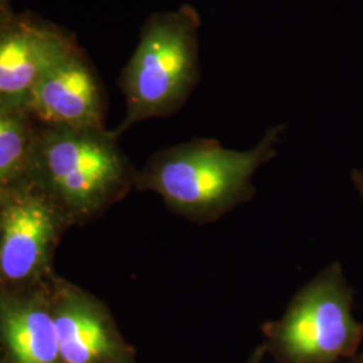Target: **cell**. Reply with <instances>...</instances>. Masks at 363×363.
I'll use <instances>...</instances> for the list:
<instances>
[{"label":"cell","mask_w":363,"mask_h":363,"mask_svg":"<svg viewBox=\"0 0 363 363\" xmlns=\"http://www.w3.org/2000/svg\"><path fill=\"white\" fill-rule=\"evenodd\" d=\"M286 132V124H274L247 151L225 148L211 138L160 150L139 174L138 186L157 193L193 223L217 222L256 195L253 178L277 156Z\"/></svg>","instance_id":"obj_1"},{"label":"cell","mask_w":363,"mask_h":363,"mask_svg":"<svg viewBox=\"0 0 363 363\" xmlns=\"http://www.w3.org/2000/svg\"><path fill=\"white\" fill-rule=\"evenodd\" d=\"M202 18L183 3L169 11L151 13L118 77L125 116L116 135L136 123L179 112L201 81Z\"/></svg>","instance_id":"obj_2"},{"label":"cell","mask_w":363,"mask_h":363,"mask_svg":"<svg viewBox=\"0 0 363 363\" xmlns=\"http://www.w3.org/2000/svg\"><path fill=\"white\" fill-rule=\"evenodd\" d=\"M354 292L333 261L289 301L281 318L267 322L265 347L279 363H339L355 355L363 325L352 313Z\"/></svg>","instance_id":"obj_3"},{"label":"cell","mask_w":363,"mask_h":363,"mask_svg":"<svg viewBox=\"0 0 363 363\" xmlns=\"http://www.w3.org/2000/svg\"><path fill=\"white\" fill-rule=\"evenodd\" d=\"M104 128L48 127L37 136L34 164L67 201L82 208L104 205L130 184V164Z\"/></svg>","instance_id":"obj_4"},{"label":"cell","mask_w":363,"mask_h":363,"mask_svg":"<svg viewBox=\"0 0 363 363\" xmlns=\"http://www.w3.org/2000/svg\"><path fill=\"white\" fill-rule=\"evenodd\" d=\"M77 42L52 22L13 13L0 23V106L26 112L39 81Z\"/></svg>","instance_id":"obj_5"},{"label":"cell","mask_w":363,"mask_h":363,"mask_svg":"<svg viewBox=\"0 0 363 363\" xmlns=\"http://www.w3.org/2000/svg\"><path fill=\"white\" fill-rule=\"evenodd\" d=\"M26 113L48 127L103 128L104 88L78 45L39 81L27 104Z\"/></svg>","instance_id":"obj_6"},{"label":"cell","mask_w":363,"mask_h":363,"mask_svg":"<svg viewBox=\"0 0 363 363\" xmlns=\"http://www.w3.org/2000/svg\"><path fill=\"white\" fill-rule=\"evenodd\" d=\"M1 228V272L10 280H23L43 261L52 240V213L40 201L21 199L6 208Z\"/></svg>","instance_id":"obj_7"},{"label":"cell","mask_w":363,"mask_h":363,"mask_svg":"<svg viewBox=\"0 0 363 363\" xmlns=\"http://www.w3.org/2000/svg\"><path fill=\"white\" fill-rule=\"evenodd\" d=\"M60 357L66 363H100L118 358L120 346L101 312L77 306L54 318Z\"/></svg>","instance_id":"obj_8"},{"label":"cell","mask_w":363,"mask_h":363,"mask_svg":"<svg viewBox=\"0 0 363 363\" xmlns=\"http://www.w3.org/2000/svg\"><path fill=\"white\" fill-rule=\"evenodd\" d=\"M3 333L18 363H54L60 357L55 322L48 312L10 310L3 316Z\"/></svg>","instance_id":"obj_9"},{"label":"cell","mask_w":363,"mask_h":363,"mask_svg":"<svg viewBox=\"0 0 363 363\" xmlns=\"http://www.w3.org/2000/svg\"><path fill=\"white\" fill-rule=\"evenodd\" d=\"M22 111L0 106V182L10 181L34 164L37 135Z\"/></svg>","instance_id":"obj_10"},{"label":"cell","mask_w":363,"mask_h":363,"mask_svg":"<svg viewBox=\"0 0 363 363\" xmlns=\"http://www.w3.org/2000/svg\"><path fill=\"white\" fill-rule=\"evenodd\" d=\"M351 183L363 202V169H354L350 172Z\"/></svg>","instance_id":"obj_11"},{"label":"cell","mask_w":363,"mask_h":363,"mask_svg":"<svg viewBox=\"0 0 363 363\" xmlns=\"http://www.w3.org/2000/svg\"><path fill=\"white\" fill-rule=\"evenodd\" d=\"M13 11L11 10V3L10 0H0V23L9 18Z\"/></svg>","instance_id":"obj_12"},{"label":"cell","mask_w":363,"mask_h":363,"mask_svg":"<svg viewBox=\"0 0 363 363\" xmlns=\"http://www.w3.org/2000/svg\"><path fill=\"white\" fill-rule=\"evenodd\" d=\"M265 351H267V347H265V345H262V346H259L256 349V351L252 354V357H250V359H249V362L247 363H261L262 362V358H264V355H265Z\"/></svg>","instance_id":"obj_13"},{"label":"cell","mask_w":363,"mask_h":363,"mask_svg":"<svg viewBox=\"0 0 363 363\" xmlns=\"http://www.w3.org/2000/svg\"><path fill=\"white\" fill-rule=\"evenodd\" d=\"M339 363H363V350L358 351L351 358H347V359H345V361Z\"/></svg>","instance_id":"obj_14"}]
</instances>
